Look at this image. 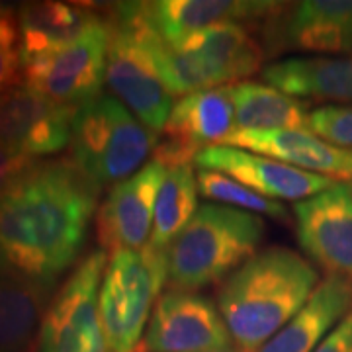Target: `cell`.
<instances>
[{
	"label": "cell",
	"mask_w": 352,
	"mask_h": 352,
	"mask_svg": "<svg viewBox=\"0 0 352 352\" xmlns=\"http://www.w3.org/2000/svg\"><path fill=\"white\" fill-rule=\"evenodd\" d=\"M286 8L266 0H157L145 2L153 30L168 43L219 24L268 22Z\"/></svg>",
	"instance_id": "15"
},
{
	"label": "cell",
	"mask_w": 352,
	"mask_h": 352,
	"mask_svg": "<svg viewBox=\"0 0 352 352\" xmlns=\"http://www.w3.org/2000/svg\"><path fill=\"white\" fill-rule=\"evenodd\" d=\"M98 12L78 2H25L18 10L22 63L75 39Z\"/></svg>",
	"instance_id": "23"
},
{
	"label": "cell",
	"mask_w": 352,
	"mask_h": 352,
	"mask_svg": "<svg viewBox=\"0 0 352 352\" xmlns=\"http://www.w3.org/2000/svg\"><path fill=\"white\" fill-rule=\"evenodd\" d=\"M196 180H198V192L206 200L217 201L221 206H229L254 215H268L278 221L288 219V210L284 204L264 198L254 190L233 180L231 176L215 170H198Z\"/></svg>",
	"instance_id": "25"
},
{
	"label": "cell",
	"mask_w": 352,
	"mask_h": 352,
	"mask_svg": "<svg viewBox=\"0 0 352 352\" xmlns=\"http://www.w3.org/2000/svg\"><path fill=\"white\" fill-rule=\"evenodd\" d=\"M110 38V20L98 14L69 43L24 61L22 78L45 98L78 110L100 96Z\"/></svg>",
	"instance_id": "6"
},
{
	"label": "cell",
	"mask_w": 352,
	"mask_h": 352,
	"mask_svg": "<svg viewBox=\"0 0 352 352\" xmlns=\"http://www.w3.org/2000/svg\"><path fill=\"white\" fill-rule=\"evenodd\" d=\"M351 309V278L329 274L302 309L258 352H315Z\"/></svg>",
	"instance_id": "18"
},
{
	"label": "cell",
	"mask_w": 352,
	"mask_h": 352,
	"mask_svg": "<svg viewBox=\"0 0 352 352\" xmlns=\"http://www.w3.org/2000/svg\"><path fill=\"white\" fill-rule=\"evenodd\" d=\"M315 352H352V309L327 335Z\"/></svg>",
	"instance_id": "29"
},
{
	"label": "cell",
	"mask_w": 352,
	"mask_h": 352,
	"mask_svg": "<svg viewBox=\"0 0 352 352\" xmlns=\"http://www.w3.org/2000/svg\"><path fill=\"white\" fill-rule=\"evenodd\" d=\"M319 286L315 266L300 252L268 247L235 270L217 294V307L233 344L258 352Z\"/></svg>",
	"instance_id": "2"
},
{
	"label": "cell",
	"mask_w": 352,
	"mask_h": 352,
	"mask_svg": "<svg viewBox=\"0 0 352 352\" xmlns=\"http://www.w3.org/2000/svg\"><path fill=\"white\" fill-rule=\"evenodd\" d=\"M284 47L319 57L352 55V0H303L266 22Z\"/></svg>",
	"instance_id": "14"
},
{
	"label": "cell",
	"mask_w": 352,
	"mask_h": 352,
	"mask_svg": "<svg viewBox=\"0 0 352 352\" xmlns=\"http://www.w3.org/2000/svg\"><path fill=\"white\" fill-rule=\"evenodd\" d=\"M22 41L16 12L0 16V94L22 82Z\"/></svg>",
	"instance_id": "27"
},
{
	"label": "cell",
	"mask_w": 352,
	"mask_h": 352,
	"mask_svg": "<svg viewBox=\"0 0 352 352\" xmlns=\"http://www.w3.org/2000/svg\"><path fill=\"white\" fill-rule=\"evenodd\" d=\"M98 192L71 159L32 164L0 196V264L53 286L82 249Z\"/></svg>",
	"instance_id": "1"
},
{
	"label": "cell",
	"mask_w": 352,
	"mask_h": 352,
	"mask_svg": "<svg viewBox=\"0 0 352 352\" xmlns=\"http://www.w3.org/2000/svg\"><path fill=\"white\" fill-rule=\"evenodd\" d=\"M198 180L192 164L168 166L155 204V219L149 245L168 249L198 212Z\"/></svg>",
	"instance_id": "24"
},
{
	"label": "cell",
	"mask_w": 352,
	"mask_h": 352,
	"mask_svg": "<svg viewBox=\"0 0 352 352\" xmlns=\"http://www.w3.org/2000/svg\"><path fill=\"white\" fill-rule=\"evenodd\" d=\"M214 352H243L237 346H231V349H226V351H214Z\"/></svg>",
	"instance_id": "30"
},
{
	"label": "cell",
	"mask_w": 352,
	"mask_h": 352,
	"mask_svg": "<svg viewBox=\"0 0 352 352\" xmlns=\"http://www.w3.org/2000/svg\"><path fill=\"white\" fill-rule=\"evenodd\" d=\"M235 131H309L307 102L254 80L231 85Z\"/></svg>",
	"instance_id": "22"
},
{
	"label": "cell",
	"mask_w": 352,
	"mask_h": 352,
	"mask_svg": "<svg viewBox=\"0 0 352 352\" xmlns=\"http://www.w3.org/2000/svg\"><path fill=\"white\" fill-rule=\"evenodd\" d=\"M296 231L305 254L329 274L352 276V182L337 180L296 201Z\"/></svg>",
	"instance_id": "12"
},
{
	"label": "cell",
	"mask_w": 352,
	"mask_h": 352,
	"mask_svg": "<svg viewBox=\"0 0 352 352\" xmlns=\"http://www.w3.org/2000/svg\"><path fill=\"white\" fill-rule=\"evenodd\" d=\"M270 157L314 175L352 182V151H344L311 131H233L221 143Z\"/></svg>",
	"instance_id": "17"
},
{
	"label": "cell",
	"mask_w": 352,
	"mask_h": 352,
	"mask_svg": "<svg viewBox=\"0 0 352 352\" xmlns=\"http://www.w3.org/2000/svg\"><path fill=\"white\" fill-rule=\"evenodd\" d=\"M194 164L200 170H215L231 176L247 188L254 190L268 200L302 201L333 186L337 180L329 176L314 175L302 168L289 166L256 153L229 147L210 145L201 149Z\"/></svg>",
	"instance_id": "13"
},
{
	"label": "cell",
	"mask_w": 352,
	"mask_h": 352,
	"mask_svg": "<svg viewBox=\"0 0 352 352\" xmlns=\"http://www.w3.org/2000/svg\"><path fill=\"white\" fill-rule=\"evenodd\" d=\"M164 175L166 168L151 159L135 175L110 188L96 212V237L102 251H135L149 243Z\"/></svg>",
	"instance_id": "11"
},
{
	"label": "cell",
	"mask_w": 352,
	"mask_h": 352,
	"mask_svg": "<svg viewBox=\"0 0 352 352\" xmlns=\"http://www.w3.org/2000/svg\"><path fill=\"white\" fill-rule=\"evenodd\" d=\"M157 133L145 127L113 96L80 106L73 120L71 161L94 184H118L145 166Z\"/></svg>",
	"instance_id": "4"
},
{
	"label": "cell",
	"mask_w": 352,
	"mask_h": 352,
	"mask_svg": "<svg viewBox=\"0 0 352 352\" xmlns=\"http://www.w3.org/2000/svg\"><path fill=\"white\" fill-rule=\"evenodd\" d=\"M235 131V108L231 88L217 87L198 90L175 102L166 120L164 138L206 149L221 145Z\"/></svg>",
	"instance_id": "20"
},
{
	"label": "cell",
	"mask_w": 352,
	"mask_h": 352,
	"mask_svg": "<svg viewBox=\"0 0 352 352\" xmlns=\"http://www.w3.org/2000/svg\"><path fill=\"white\" fill-rule=\"evenodd\" d=\"M75 113L22 80L0 94V145L32 161L63 151L71 145Z\"/></svg>",
	"instance_id": "10"
},
{
	"label": "cell",
	"mask_w": 352,
	"mask_h": 352,
	"mask_svg": "<svg viewBox=\"0 0 352 352\" xmlns=\"http://www.w3.org/2000/svg\"><path fill=\"white\" fill-rule=\"evenodd\" d=\"M108 258L98 249L76 264L43 315L36 352H112L98 305Z\"/></svg>",
	"instance_id": "7"
},
{
	"label": "cell",
	"mask_w": 352,
	"mask_h": 352,
	"mask_svg": "<svg viewBox=\"0 0 352 352\" xmlns=\"http://www.w3.org/2000/svg\"><path fill=\"white\" fill-rule=\"evenodd\" d=\"M233 346L219 307L198 292H164L145 331L143 352H214Z\"/></svg>",
	"instance_id": "9"
},
{
	"label": "cell",
	"mask_w": 352,
	"mask_h": 352,
	"mask_svg": "<svg viewBox=\"0 0 352 352\" xmlns=\"http://www.w3.org/2000/svg\"><path fill=\"white\" fill-rule=\"evenodd\" d=\"M188 53L206 75L210 87L235 85L261 71L264 50L245 24H219L170 43Z\"/></svg>",
	"instance_id": "16"
},
{
	"label": "cell",
	"mask_w": 352,
	"mask_h": 352,
	"mask_svg": "<svg viewBox=\"0 0 352 352\" xmlns=\"http://www.w3.org/2000/svg\"><path fill=\"white\" fill-rule=\"evenodd\" d=\"M168 282L164 249L145 245L110 254L102 278L100 319L112 352H143V331Z\"/></svg>",
	"instance_id": "5"
},
{
	"label": "cell",
	"mask_w": 352,
	"mask_h": 352,
	"mask_svg": "<svg viewBox=\"0 0 352 352\" xmlns=\"http://www.w3.org/2000/svg\"><path fill=\"white\" fill-rule=\"evenodd\" d=\"M34 163L36 161L22 157L18 153L6 149L4 145H0V196L18 176L22 175L24 170H28Z\"/></svg>",
	"instance_id": "28"
},
{
	"label": "cell",
	"mask_w": 352,
	"mask_h": 352,
	"mask_svg": "<svg viewBox=\"0 0 352 352\" xmlns=\"http://www.w3.org/2000/svg\"><path fill=\"white\" fill-rule=\"evenodd\" d=\"M309 131L335 147H352V104H327L309 113Z\"/></svg>",
	"instance_id": "26"
},
{
	"label": "cell",
	"mask_w": 352,
	"mask_h": 352,
	"mask_svg": "<svg viewBox=\"0 0 352 352\" xmlns=\"http://www.w3.org/2000/svg\"><path fill=\"white\" fill-rule=\"evenodd\" d=\"M264 80L296 98L352 104V55L289 57L263 71Z\"/></svg>",
	"instance_id": "19"
},
{
	"label": "cell",
	"mask_w": 352,
	"mask_h": 352,
	"mask_svg": "<svg viewBox=\"0 0 352 352\" xmlns=\"http://www.w3.org/2000/svg\"><path fill=\"white\" fill-rule=\"evenodd\" d=\"M51 286L0 264V352H28L47 311Z\"/></svg>",
	"instance_id": "21"
},
{
	"label": "cell",
	"mask_w": 352,
	"mask_h": 352,
	"mask_svg": "<svg viewBox=\"0 0 352 352\" xmlns=\"http://www.w3.org/2000/svg\"><path fill=\"white\" fill-rule=\"evenodd\" d=\"M112 38L106 63V87L145 127L159 135L175 106L141 41L126 24L108 16Z\"/></svg>",
	"instance_id": "8"
},
{
	"label": "cell",
	"mask_w": 352,
	"mask_h": 352,
	"mask_svg": "<svg viewBox=\"0 0 352 352\" xmlns=\"http://www.w3.org/2000/svg\"><path fill=\"white\" fill-rule=\"evenodd\" d=\"M266 231L261 215L204 204L166 249L168 286L198 292L226 282L256 254Z\"/></svg>",
	"instance_id": "3"
}]
</instances>
